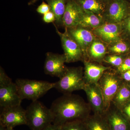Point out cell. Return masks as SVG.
Here are the masks:
<instances>
[{"mask_svg": "<svg viewBox=\"0 0 130 130\" xmlns=\"http://www.w3.org/2000/svg\"><path fill=\"white\" fill-rule=\"evenodd\" d=\"M66 58L64 55L48 52L46 54L44 63L45 74L60 78L67 69L65 66Z\"/></svg>", "mask_w": 130, "mask_h": 130, "instance_id": "cell-10", "label": "cell"}, {"mask_svg": "<svg viewBox=\"0 0 130 130\" xmlns=\"http://www.w3.org/2000/svg\"><path fill=\"white\" fill-rule=\"evenodd\" d=\"M54 115L53 124L61 126L68 121L85 120L91 109L88 103L78 95L63 94L55 100L50 108Z\"/></svg>", "mask_w": 130, "mask_h": 130, "instance_id": "cell-1", "label": "cell"}, {"mask_svg": "<svg viewBox=\"0 0 130 130\" xmlns=\"http://www.w3.org/2000/svg\"><path fill=\"white\" fill-rule=\"evenodd\" d=\"M122 79L126 83L130 82V70L119 74Z\"/></svg>", "mask_w": 130, "mask_h": 130, "instance_id": "cell-32", "label": "cell"}, {"mask_svg": "<svg viewBox=\"0 0 130 130\" xmlns=\"http://www.w3.org/2000/svg\"><path fill=\"white\" fill-rule=\"evenodd\" d=\"M22 100L15 83L0 87V107L2 109L21 105Z\"/></svg>", "mask_w": 130, "mask_h": 130, "instance_id": "cell-14", "label": "cell"}, {"mask_svg": "<svg viewBox=\"0 0 130 130\" xmlns=\"http://www.w3.org/2000/svg\"><path fill=\"white\" fill-rule=\"evenodd\" d=\"M109 54L125 55L130 53V42L124 40L108 46Z\"/></svg>", "mask_w": 130, "mask_h": 130, "instance_id": "cell-23", "label": "cell"}, {"mask_svg": "<svg viewBox=\"0 0 130 130\" xmlns=\"http://www.w3.org/2000/svg\"><path fill=\"white\" fill-rule=\"evenodd\" d=\"M121 110L130 123V101L123 107Z\"/></svg>", "mask_w": 130, "mask_h": 130, "instance_id": "cell-31", "label": "cell"}, {"mask_svg": "<svg viewBox=\"0 0 130 130\" xmlns=\"http://www.w3.org/2000/svg\"><path fill=\"white\" fill-rule=\"evenodd\" d=\"M91 31L96 37L108 46L123 40L121 24L105 22Z\"/></svg>", "mask_w": 130, "mask_h": 130, "instance_id": "cell-8", "label": "cell"}, {"mask_svg": "<svg viewBox=\"0 0 130 130\" xmlns=\"http://www.w3.org/2000/svg\"><path fill=\"white\" fill-rule=\"evenodd\" d=\"M50 11L51 9L49 5L44 1L43 2L40 6H38L36 9L37 12L38 13L43 15Z\"/></svg>", "mask_w": 130, "mask_h": 130, "instance_id": "cell-29", "label": "cell"}, {"mask_svg": "<svg viewBox=\"0 0 130 130\" xmlns=\"http://www.w3.org/2000/svg\"><path fill=\"white\" fill-rule=\"evenodd\" d=\"M83 67H67L59 80L55 83L54 88L63 94H72L75 91L83 90L85 85Z\"/></svg>", "mask_w": 130, "mask_h": 130, "instance_id": "cell-4", "label": "cell"}, {"mask_svg": "<svg viewBox=\"0 0 130 130\" xmlns=\"http://www.w3.org/2000/svg\"><path fill=\"white\" fill-rule=\"evenodd\" d=\"M26 110L21 105L3 108L0 115V124L7 128L26 125Z\"/></svg>", "mask_w": 130, "mask_h": 130, "instance_id": "cell-9", "label": "cell"}, {"mask_svg": "<svg viewBox=\"0 0 130 130\" xmlns=\"http://www.w3.org/2000/svg\"><path fill=\"white\" fill-rule=\"evenodd\" d=\"M25 110L26 125L31 130H43L53 124L54 115L51 109L38 100L32 101Z\"/></svg>", "mask_w": 130, "mask_h": 130, "instance_id": "cell-2", "label": "cell"}, {"mask_svg": "<svg viewBox=\"0 0 130 130\" xmlns=\"http://www.w3.org/2000/svg\"><path fill=\"white\" fill-rule=\"evenodd\" d=\"M83 90L86 94L93 113L103 115L105 111V101L98 84H85Z\"/></svg>", "mask_w": 130, "mask_h": 130, "instance_id": "cell-11", "label": "cell"}, {"mask_svg": "<svg viewBox=\"0 0 130 130\" xmlns=\"http://www.w3.org/2000/svg\"><path fill=\"white\" fill-rule=\"evenodd\" d=\"M13 82L11 79L6 74L5 70L1 67H0V87L8 86Z\"/></svg>", "mask_w": 130, "mask_h": 130, "instance_id": "cell-28", "label": "cell"}, {"mask_svg": "<svg viewBox=\"0 0 130 130\" xmlns=\"http://www.w3.org/2000/svg\"><path fill=\"white\" fill-rule=\"evenodd\" d=\"M84 121L88 130H110L105 118L101 115H90Z\"/></svg>", "mask_w": 130, "mask_h": 130, "instance_id": "cell-21", "label": "cell"}, {"mask_svg": "<svg viewBox=\"0 0 130 130\" xmlns=\"http://www.w3.org/2000/svg\"><path fill=\"white\" fill-rule=\"evenodd\" d=\"M100 1L106 6V5L111 2L112 0H100Z\"/></svg>", "mask_w": 130, "mask_h": 130, "instance_id": "cell-34", "label": "cell"}, {"mask_svg": "<svg viewBox=\"0 0 130 130\" xmlns=\"http://www.w3.org/2000/svg\"><path fill=\"white\" fill-rule=\"evenodd\" d=\"M128 54H109L105 56L103 62L111 65L116 68L119 67L122 64Z\"/></svg>", "mask_w": 130, "mask_h": 130, "instance_id": "cell-25", "label": "cell"}, {"mask_svg": "<svg viewBox=\"0 0 130 130\" xmlns=\"http://www.w3.org/2000/svg\"><path fill=\"white\" fill-rule=\"evenodd\" d=\"M121 24L122 39L130 42V15Z\"/></svg>", "mask_w": 130, "mask_h": 130, "instance_id": "cell-26", "label": "cell"}, {"mask_svg": "<svg viewBox=\"0 0 130 130\" xmlns=\"http://www.w3.org/2000/svg\"><path fill=\"white\" fill-rule=\"evenodd\" d=\"M130 70V53L128 54L122 64L116 68L115 71L119 74Z\"/></svg>", "mask_w": 130, "mask_h": 130, "instance_id": "cell-27", "label": "cell"}, {"mask_svg": "<svg viewBox=\"0 0 130 130\" xmlns=\"http://www.w3.org/2000/svg\"><path fill=\"white\" fill-rule=\"evenodd\" d=\"M61 130H88L84 120H77L68 121L61 126Z\"/></svg>", "mask_w": 130, "mask_h": 130, "instance_id": "cell-24", "label": "cell"}, {"mask_svg": "<svg viewBox=\"0 0 130 130\" xmlns=\"http://www.w3.org/2000/svg\"><path fill=\"white\" fill-rule=\"evenodd\" d=\"M84 77L85 84L98 83L104 72L111 69L110 67L88 60L84 61Z\"/></svg>", "mask_w": 130, "mask_h": 130, "instance_id": "cell-16", "label": "cell"}, {"mask_svg": "<svg viewBox=\"0 0 130 130\" xmlns=\"http://www.w3.org/2000/svg\"><path fill=\"white\" fill-rule=\"evenodd\" d=\"M43 20L46 23H54L55 21V16L51 11L43 15Z\"/></svg>", "mask_w": 130, "mask_h": 130, "instance_id": "cell-30", "label": "cell"}, {"mask_svg": "<svg viewBox=\"0 0 130 130\" xmlns=\"http://www.w3.org/2000/svg\"><path fill=\"white\" fill-rule=\"evenodd\" d=\"M110 70L104 72L98 83L104 97L105 111L124 82L118 73Z\"/></svg>", "mask_w": 130, "mask_h": 130, "instance_id": "cell-5", "label": "cell"}, {"mask_svg": "<svg viewBox=\"0 0 130 130\" xmlns=\"http://www.w3.org/2000/svg\"><path fill=\"white\" fill-rule=\"evenodd\" d=\"M6 130H14V129L13 128H7Z\"/></svg>", "mask_w": 130, "mask_h": 130, "instance_id": "cell-37", "label": "cell"}, {"mask_svg": "<svg viewBox=\"0 0 130 130\" xmlns=\"http://www.w3.org/2000/svg\"><path fill=\"white\" fill-rule=\"evenodd\" d=\"M6 127L5 126L1 124H0V130H6L7 129Z\"/></svg>", "mask_w": 130, "mask_h": 130, "instance_id": "cell-36", "label": "cell"}, {"mask_svg": "<svg viewBox=\"0 0 130 130\" xmlns=\"http://www.w3.org/2000/svg\"><path fill=\"white\" fill-rule=\"evenodd\" d=\"M127 1H129L130 3V0H127Z\"/></svg>", "mask_w": 130, "mask_h": 130, "instance_id": "cell-39", "label": "cell"}, {"mask_svg": "<svg viewBox=\"0 0 130 130\" xmlns=\"http://www.w3.org/2000/svg\"><path fill=\"white\" fill-rule=\"evenodd\" d=\"M128 83V85H129V86L130 88V82H129V83Z\"/></svg>", "mask_w": 130, "mask_h": 130, "instance_id": "cell-38", "label": "cell"}, {"mask_svg": "<svg viewBox=\"0 0 130 130\" xmlns=\"http://www.w3.org/2000/svg\"><path fill=\"white\" fill-rule=\"evenodd\" d=\"M19 94L22 100H38L51 90L54 88L55 83L18 78L15 81Z\"/></svg>", "mask_w": 130, "mask_h": 130, "instance_id": "cell-3", "label": "cell"}, {"mask_svg": "<svg viewBox=\"0 0 130 130\" xmlns=\"http://www.w3.org/2000/svg\"><path fill=\"white\" fill-rule=\"evenodd\" d=\"M110 130H130V123L121 109L112 103L103 115Z\"/></svg>", "mask_w": 130, "mask_h": 130, "instance_id": "cell-12", "label": "cell"}, {"mask_svg": "<svg viewBox=\"0 0 130 130\" xmlns=\"http://www.w3.org/2000/svg\"><path fill=\"white\" fill-rule=\"evenodd\" d=\"M109 54L108 45L96 38L89 47L86 52L87 60L101 63Z\"/></svg>", "mask_w": 130, "mask_h": 130, "instance_id": "cell-17", "label": "cell"}, {"mask_svg": "<svg viewBox=\"0 0 130 130\" xmlns=\"http://www.w3.org/2000/svg\"><path fill=\"white\" fill-rule=\"evenodd\" d=\"M56 33L60 38L61 45L64 50V54L66 58V63H73L77 61H84L86 58L84 52L76 42L71 37L65 29L63 32H60L57 26L54 23Z\"/></svg>", "mask_w": 130, "mask_h": 130, "instance_id": "cell-7", "label": "cell"}, {"mask_svg": "<svg viewBox=\"0 0 130 130\" xmlns=\"http://www.w3.org/2000/svg\"><path fill=\"white\" fill-rule=\"evenodd\" d=\"M82 9L102 16L106 5L100 0H76Z\"/></svg>", "mask_w": 130, "mask_h": 130, "instance_id": "cell-22", "label": "cell"}, {"mask_svg": "<svg viewBox=\"0 0 130 130\" xmlns=\"http://www.w3.org/2000/svg\"><path fill=\"white\" fill-rule=\"evenodd\" d=\"M55 16L56 26H63V19L67 0H45Z\"/></svg>", "mask_w": 130, "mask_h": 130, "instance_id": "cell-19", "label": "cell"}, {"mask_svg": "<svg viewBox=\"0 0 130 130\" xmlns=\"http://www.w3.org/2000/svg\"><path fill=\"white\" fill-rule=\"evenodd\" d=\"M130 101V88L126 82L124 81L116 93L112 103L115 106L121 109Z\"/></svg>", "mask_w": 130, "mask_h": 130, "instance_id": "cell-20", "label": "cell"}, {"mask_svg": "<svg viewBox=\"0 0 130 130\" xmlns=\"http://www.w3.org/2000/svg\"><path fill=\"white\" fill-rule=\"evenodd\" d=\"M83 9L76 0H67L63 19V26L71 28L79 25Z\"/></svg>", "mask_w": 130, "mask_h": 130, "instance_id": "cell-15", "label": "cell"}, {"mask_svg": "<svg viewBox=\"0 0 130 130\" xmlns=\"http://www.w3.org/2000/svg\"><path fill=\"white\" fill-rule=\"evenodd\" d=\"M130 15V3L127 0H112L106 5L102 18L105 22L121 24Z\"/></svg>", "mask_w": 130, "mask_h": 130, "instance_id": "cell-6", "label": "cell"}, {"mask_svg": "<svg viewBox=\"0 0 130 130\" xmlns=\"http://www.w3.org/2000/svg\"><path fill=\"white\" fill-rule=\"evenodd\" d=\"M105 23L102 16L83 9L78 26L92 30Z\"/></svg>", "mask_w": 130, "mask_h": 130, "instance_id": "cell-18", "label": "cell"}, {"mask_svg": "<svg viewBox=\"0 0 130 130\" xmlns=\"http://www.w3.org/2000/svg\"><path fill=\"white\" fill-rule=\"evenodd\" d=\"M43 130H61V128L60 126L52 124L44 128Z\"/></svg>", "mask_w": 130, "mask_h": 130, "instance_id": "cell-33", "label": "cell"}, {"mask_svg": "<svg viewBox=\"0 0 130 130\" xmlns=\"http://www.w3.org/2000/svg\"><path fill=\"white\" fill-rule=\"evenodd\" d=\"M65 29L79 45L84 52L86 59V52L90 44L97 38L92 31L79 26L71 28H66Z\"/></svg>", "mask_w": 130, "mask_h": 130, "instance_id": "cell-13", "label": "cell"}, {"mask_svg": "<svg viewBox=\"0 0 130 130\" xmlns=\"http://www.w3.org/2000/svg\"><path fill=\"white\" fill-rule=\"evenodd\" d=\"M40 0H31L28 3V5H31L35 4L36 2Z\"/></svg>", "mask_w": 130, "mask_h": 130, "instance_id": "cell-35", "label": "cell"}]
</instances>
